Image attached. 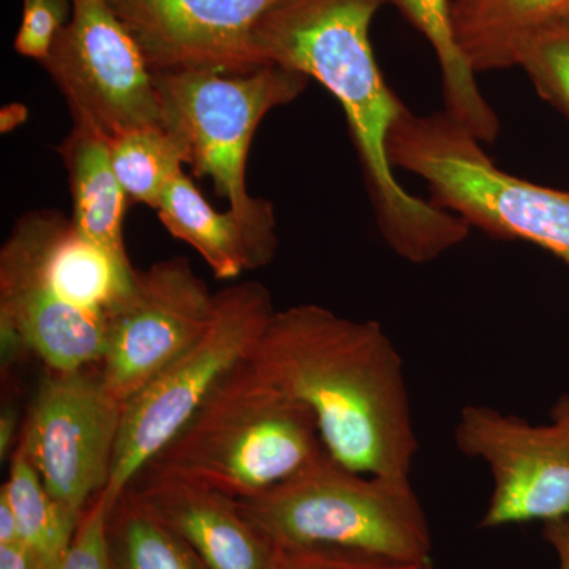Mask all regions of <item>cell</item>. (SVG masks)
Here are the masks:
<instances>
[{
  "label": "cell",
  "instance_id": "obj_1",
  "mask_svg": "<svg viewBox=\"0 0 569 569\" xmlns=\"http://www.w3.org/2000/svg\"><path fill=\"white\" fill-rule=\"evenodd\" d=\"M389 0H280L258 22L254 44L264 66L323 84L346 112L378 230L396 254L426 264L466 241L455 213L407 192L389 160L392 127L408 111L389 88L373 52L370 26Z\"/></svg>",
  "mask_w": 569,
  "mask_h": 569
},
{
  "label": "cell",
  "instance_id": "obj_2",
  "mask_svg": "<svg viewBox=\"0 0 569 569\" xmlns=\"http://www.w3.org/2000/svg\"><path fill=\"white\" fill-rule=\"evenodd\" d=\"M247 362L312 411L337 462L359 473L410 477L419 443L406 369L380 323L317 305L276 310Z\"/></svg>",
  "mask_w": 569,
  "mask_h": 569
},
{
  "label": "cell",
  "instance_id": "obj_3",
  "mask_svg": "<svg viewBox=\"0 0 569 569\" xmlns=\"http://www.w3.org/2000/svg\"><path fill=\"white\" fill-rule=\"evenodd\" d=\"M137 274L61 213H28L0 252V331L17 337L47 369L99 367L108 320Z\"/></svg>",
  "mask_w": 569,
  "mask_h": 569
},
{
  "label": "cell",
  "instance_id": "obj_4",
  "mask_svg": "<svg viewBox=\"0 0 569 569\" xmlns=\"http://www.w3.org/2000/svg\"><path fill=\"white\" fill-rule=\"evenodd\" d=\"M325 452L312 411L244 361L141 473L182 479L246 500L293 477Z\"/></svg>",
  "mask_w": 569,
  "mask_h": 569
},
{
  "label": "cell",
  "instance_id": "obj_5",
  "mask_svg": "<svg viewBox=\"0 0 569 569\" xmlns=\"http://www.w3.org/2000/svg\"><path fill=\"white\" fill-rule=\"evenodd\" d=\"M238 501L283 549H340L396 563L432 561L429 522L410 477L359 473L325 452L274 488Z\"/></svg>",
  "mask_w": 569,
  "mask_h": 569
},
{
  "label": "cell",
  "instance_id": "obj_6",
  "mask_svg": "<svg viewBox=\"0 0 569 569\" xmlns=\"http://www.w3.org/2000/svg\"><path fill=\"white\" fill-rule=\"evenodd\" d=\"M482 142L445 112L410 110L389 134L392 167L427 183L430 203L492 238L530 242L569 266V192L500 170Z\"/></svg>",
  "mask_w": 569,
  "mask_h": 569
},
{
  "label": "cell",
  "instance_id": "obj_7",
  "mask_svg": "<svg viewBox=\"0 0 569 569\" xmlns=\"http://www.w3.org/2000/svg\"><path fill=\"white\" fill-rule=\"evenodd\" d=\"M307 84L305 74L279 66L244 74H156L162 123L189 149L193 174L211 179L230 211L272 239H277L274 209L249 193L247 159L266 114L293 102Z\"/></svg>",
  "mask_w": 569,
  "mask_h": 569
},
{
  "label": "cell",
  "instance_id": "obj_8",
  "mask_svg": "<svg viewBox=\"0 0 569 569\" xmlns=\"http://www.w3.org/2000/svg\"><path fill=\"white\" fill-rule=\"evenodd\" d=\"M274 312L271 293L258 282L233 284L217 293L211 323L200 339L123 403L110 479L102 490L111 505L181 432L224 378L247 361Z\"/></svg>",
  "mask_w": 569,
  "mask_h": 569
},
{
  "label": "cell",
  "instance_id": "obj_9",
  "mask_svg": "<svg viewBox=\"0 0 569 569\" xmlns=\"http://www.w3.org/2000/svg\"><path fill=\"white\" fill-rule=\"evenodd\" d=\"M41 63L73 127L110 142L162 123L156 74L107 0H70L69 20Z\"/></svg>",
  "mask_w": 569,
  "mask_h": 569
},
{
  "label": "cell",
  "instance_id": "obj_10",
  "mask_svg": "<svg viewBox=\"0 0 569 569\" xmlns=\"http://www.w3.org/2000/svg\"><path fill=\"white\" fill-rule=\"evenodd\" d=\"M123 403L104 388L99 369H47L18 447L52 497L82 518L107 488Z\"/></svg>",
  "mask_w": 569,
  "mask_h": 569
},
{
  "label": "cell",
  "instance_id": "obj_11",
  "mask_svg": "<svg viewBox=\"0 0 569 569\" xmlns=\"http://www.w3.org/2000/svg\"><path fill=\"white\" fill-rule=\"evenodd\" d=\"M455 440L462 455L482 460L492 475L481 529L569 515V395L557 400L548 425L488 406L463 407Z\"/></svg>",
  "mask_w": 569,
  "mask_h": 569
},
{
  "label": "cell",
  "instance_id": "obj_12",
  "mask_svg": "<svg viewBox=\"0 0 569 569\" xmlns=\"http://www.w3.org/2000/svg\"><path fill=\"white\" fill-rule=\"evenodd\" d=\"M216 298L186 258L138 271L129 296L108 320L107 347L97 367L104 388L129 402L200 339Z\"/></svg>",
  "mask_w": 569,
  "mask_h": 569
},
{
  "label": "cell",
  "instance_id": "obj_13",
  "mask_svg": "<svg viewBox=\"0 0 569 569\" xmlns=\"http://www.w3.org/2000/svg\"><path fill=\"white\" fill-rule=\"evenodd\" d=\"M153 74H244L264 67L258 22L280 0H107Z\"/></svg>",
  "mask_w": 569,
  "mask_h": 569
},
{
  "label": "cell",
  "instance_id": "obj_14",
  "mask_svg": "<svg viewBox=\"0 0 569 569\" xmlns=\"http://www.w3.org/2000/svg\"><path fill=\"white\" fill-rule=\"evenodd\" d=\"M183 539L206 569H282L284 549L247 518L236 498L182 479L141 473L130 486Z\"/></svg>",
  "mask_w": 569,
  "mask_h": 569
},
{
  "label": "cell",
  "instance_id": "obj_15",
  "mask_svg": "<svg viewBox=\"0 0 569 569\" xmlns=\"http://www.w3.org/2000/svg\"><path fill=\"white\" fill-rule=\"evenodd\" d=\"M451 24L475 73L512 69L539 40L569 29V0H452Z\"/></svg>",
  "mask_w": 569,
  "mask_h": 569
},
{
  "label": "cell",
  "instance_id": "obj_16",
  "mask_svg": "<svg viewBox=\"0 0 569 569\" xmlns=\"http://www.w3.org/2000/svg\"><path fill=\"white\" fill-rule=\"evenodd\" d=\"M157 212L168 233L193 247L217 279H236L274 258L277 239L261 234L230 209H213L183 171L164 190Z\"/></svg>",
  "mask_w": 569,
  "mask_h": 569
},
{
  "label": "cell",
  "instance_id": "obj_17",
  "mask_svg": "<svg viewBox=\"0 0 569 569\" xmlns=\"http://www.w3.org/2000/svg\"><path fill=\"white\" fill-rule=\"evenodd\" d=\"M69 173L74 230L130 263L123 241L127 197L111 163L110 142L73 127L59 148Z\"/></svg>",
  "mask_w": 569,
  "mask_h": 569
},
{
  "label": "cell",
  "instance_id": "obj_18",
  "mask_svg": "<svg viewBox=\"0 0 569 569\" xmlns=\"http://www.w3.org/2000/svg\"><path fill=\"white\" fill-rule=\"evenodd\" d=\"M432 48L440 66L445 111L481 142L496 141L500 132L497 112L490 107L468 66L451 24L452 0H389Z\"/></svg>",
  "mask_w": 569,
  "mask_h": 569
},
{
  "label": "cell",
  "instance_id": "obj_19",
  "mask_svg": "<svg viewBox=\"0 0 569 569\" xmlns=\"http://www.w3.org/2000/svg\"><path fill=\"white\" fill-rule=\"evenodd\" d=\"M17 518L20 541L44 569H54L70 548L81 518L51 496L26 452L14 447L9 478L2 490Z\"/></svg>",
  "mask_w": 569,
  "mask_h": 569
},
{
  "label": "cell",
  "instance_id": "obj_20",
  "mask_svg": "<svg viewBox=\"0 0 569 569\" xmlns=\"http://www.w3.org/2000/svg\"><path fill=\"white\" fill-rule=\"evenodd\" d=\"M114 173L134 203L159 209L164 190L183 164H190V152L178 134L162 126L141 127L110 141Z\"/></svg>",
  "mask_w": 569,
  "mask_h": 569
},
{
  "label": "cell",
  "instance_id": "obj_21",
  "mask_svg": "<svg viewBox=\"0 0 569 569\" xmlns=\"http://www.w3.org/2000/svg\"><path fill=\"white\" fill-rule=\"evenodd\" d=\"M116 567L121 569H206L192 549L141 503L132 488L110 512ZM112 550V549H111Z\"/></svg>",
  "mask_w": 569,
  "mask_h": 569
},
{
  "label": "cell",
  "instance_id": "obj_22",
  "mask_svg": "<svg viewBox=\"0 0 569 569\" xmlns=\"http://www.w3.org/2000/svg\"><path fill=\"white\" fill-rule=\"evenodd\" d=\"M519 67L539 96L569 118V29L535 43Z\"/></svg>",
  "mask_w": 569,
  "mask_h": 569
},
{
  "label": "cell",
  "instance_id": "obj_23",
  "mask_svg": "<svg viewBox=\"0 0 569 569\" xmlns=\"http://www.w3.org/2000/svg\"><path fill=\"white\" fill-rule=\"evenodd\" d=\"M112 505L102 492L86 509L70 548L54 569H118L112 557L110 512Z\"/></svg>",
  "mask_w": 569,
  "mask_h": 569
},
{
  "label": "cell",
  "instance_id": "obj_24",
  "mask_svg": "<svg viewBox=\"0 0 569 569\" xmlns=\"http://www.w3.org/2000/svg\"><path fill=\"white\" fill-rule=\"evenodd\" d=\"M70 14V0H24L14 50L43 62Z\"/></svg>",
  "mask_w": 569,
  "mask_h": 569
},
{
  "label": "cell",
  "instance_id": "obj_25",
  "mask_svg": "<svg viewBox=\"0 0 569 569\" xmlns=\"http://www.w3.org/2000/svg\"><path fill=\"white\" fill-rule=\"evenodd\" d=\"M282 569H433V565L396 563L348 550L309 548L284 549Z\"/></svg>",
  "mask_w": 569,
  "mask_h": 569
},
{
  "label": "cell",
  "instance_id": "obj_26",
  "mask_svg": "<svg viewBox=\"0 0 569 569\" xmlns=\"http://www.w3.org/2000/svg\"><path fill=\"white\" fill-rule=\"evenodd\" d=\"M542 538L556 550L560 569H569V515L542 523Z\"/></svg>",
  "mask_w": 569,
  "mask_h": 569
},
{
  "label": "cell",
  "instance_id": "obj_27",
  "mask_svg": "<svg viewBox=\"0 0 569 569\" xmlns=\"http://www.w3.org/2000/svg\"><path fill=\"white\" fill-rule=\"evenodd\" d=\"M0 569H44L28 546L22 542L0 546Z\"/></svg>",
  "mask_w": 569,
  "mask_h": 569
},
{
  "label": "cell",
  "instance_id": "obj_28",
  "mask_svg": "<svg viewBox=\"0 0 569 569\" xmlns=\"http://www.w3.org/2000/svg\"><path fill=\"white\" fill-rule=\"evenodd\" d=\"M20 542L17 518L6 493L0 492V546Z\"/></svg>",
  "mask_w": 569,
  "mask_h": 569
},
{
  "label": "cell",
  "instance_id": "obj_29",
  "mask_svg": "<svg viewBox=\"0 0 569 569\" xmlns=\"http://www.w3.org/2000/svg\"><path fill=\"white\" fill-rule=\"evenodd\" d=\"M18 436V413L13 408H7L0 418V456L6 459Z\"/></svg>",
  "mask_w": 569,
  "mask_h": 569
}]
</instances>
